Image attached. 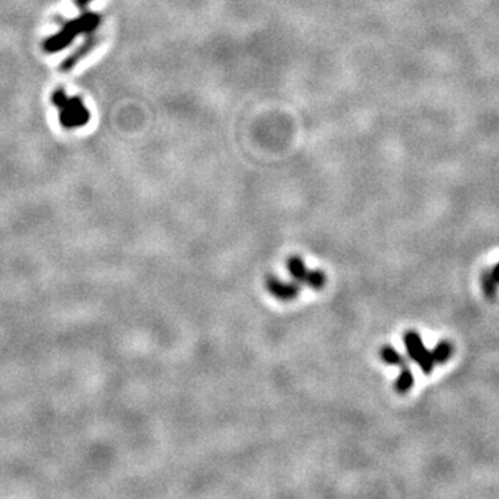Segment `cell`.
I'll return each instance as SVG.
<instances>
[{
    "label": "cell",
    "mask_w": 499,
    "mask_h": 499,
    "mask_svg": "<svg viewBox=\"0 0 499 499\" xmlns=\"http://www.w3.org/2000/svg\"><path fill=\"white\" fill-rule=\"evenodd\" d=\"M95 36H91L84 45H81L75 51H72L71 54L61 63L60 66V71L66 72L72 70L92 49L95 48L96 45Z\"/></svg>",
    "instance_id": "7"
},
{
    "label": "cell",
    "mask_w": 499,
    "mask_h": 499,
    "mask_svg": "<svg viewBox=\"0 0 499 499\" xmlns=\"http://www.w3.org/2000/svg\"><path fill=\"white\" fill-rule=\"evenodd\" d=\"M413 383H415V378H413V373L412 371L405 366L401 369L398 378H397V381H395V391L398 394H406L412 390L413 387Z\"/></svg>",
    "instance_id": "8"
},
{
    "label": "cell",
    "mask_w": 499,
    "mask_h": 499,
    "mask_svg": "<svg viewBox=\"0 0 499 499\" xmlns=\"http://www.w3.org/2000/svg\"><path fill=\"white\" fill-rule=\"evenodd\" d=\"M287 269L297 282L309 286L315 290H321L326 285V275L321 271H308L300 257H290L287 260Z\"/></svg>",
    "instance_id": "4"
},
{
    "label": "cell",
    "mask_w": 499,
    "mask_h": 499,
    "mask_svg": "<svg viewBox=\"0 0 499 499\" xmlns=\"http://www.w3.org/2000/svg\"><path fill=\"white\" fill-rule=\"evenodd\" d=\"M100 24H101V17L97 13L84 11L79 17L66 23L57 34L48 38L44 42V50L46 53L61 51L69 48L78 35L81 34L92 35Z\"/></svg>",
    "instance_id": "2"
},
{
    "label": "cell",
    "mask_w": 499,
    "mask_h": 499,
    "mask_svg": "<svg viewBox=\"0 0 499 499\" xmlns=\"http://www.w3.org/2000/svg\"><path fill=\"white\" fill-rule=\"evenodd\" d=\"M91 1H92V0H75V4H76V7H79L81 10H85L86 6H88Z\"/></svg>",
    "instance_id": "10"
},
{
    "label": "cell",
    "mask_w": 499,
    "mask_h": 499,
    "mask_svg": "<svg viewBox=\"0 0 499 499\" xmlns=\"http://www.w3.org/2000/svg\"><path fill=\"white\" fill-rule=\"evenodd\" d=\"M481 288L488 300H495L499 294V261L487 269L481 276Z\"/></svg>",
    "instance_id": "6"
},
{
    "label": "cell",
    "mask_w": 499,
    "mask_h": 499,
    "mask_svg": "<svg viewBox=\"0 0 499 499\" xmlns=\"http://www.w3.org/2000/svg\"><path fill=\"white\" fill-rule=\"evenodd\" d=\"M381 359L385 362V363H388V365H394V366H398V368H405V366H408V363H406V359H405L395 348H393V347H390V346H385V347H383L381 348Z\"/></svg>",
    "instance_id": "9"
},
{
    "label": "cell",
    "mask_w": 499,
    "mask_h": 499,
    "mask_svg": "<svg viewBox=\"0 0 499 499\" xmlns=\"http://www.w3.org/2000/svg\"><path fill=\"white\" fill-rule=\"evenodd\" d=\"M51 104L60 110L59 119L63 128L74 129L85 126L91 121V111L78 96L67 95L63 88H59L51 95Z\"/></svg>",
    "instance_id": "3"
},
{
    "label": "cell",
    "mask_w": 499,
    "mask_h": 499,
    "mask_svg": "<svg viewBox=\"0 0 499 499\" xmlns=\"http://www.w3.org/2000/svg\"><path fill=\"white\" fill-rule=\"evenodd\" d=\"M265 286L268 288V291L276 297L278 300L281 301H291L294 300L300 291H301V287L297 285V283H285L282 281H279L276 276L273 275H269L265 281Z\"/></svg>",
    "instance_id": "5"
},
{
    "label": "cell",
    "mask_w": 499,
    "mask_h": 499,
    "mask_svg": "<svg viewBox=\"0 0 499 499\" xmlns=\"http://www.w3.org/2000/svg\"><path fill=\"white\" fill-rule=\"evenodd\" d=\"M404 343L408 357L418 363L425 375L433 373L437 365L447 363L453 356V347L450 341L443 340L433 350H428L420 334L415 331L405 333Z\"/></svg>",
    "instance_id": "1"
}]
</instances>
